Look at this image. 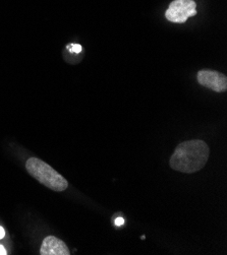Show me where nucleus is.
<instances>
[{
    "mask_svg": "<svg viewBox=\"0 0 227 255\" xmlns=\"http://www.w3.org/2000/svg\"><path fill=\"white\" fill-rule=\"evenodd\" d=\"M123 224H124L123 218H117V219H115V221H114V225L117 226V227H120V226H122Z\"/></svg>",
    "mask_w": 227,
    "mask_h": 255,
    "instance_id": "nucleus-7",
    "label": "nucleus"
},
{
    "mask_svg": "<svg viewBox=\"0 0 227 255\" xmlns=\"http://www.w3.org/2000/svg\"><path fill=\"white\" fill-rule=\"evenodd\" d=\"M5 254H6V250L2 245H0V255H5Z\"/></svg>",
    "mask_w": 227,
    "mask_h": 255,
    "instance_id": "nucleus-9",
    "label": "nucleus"
},
{
    "mask_svg": "<svg viewBox=\"0 0 227 255\" xmlns=\"http://www.w3.org/2000/svg\"><path fill=\"white\" fill-rule=\"evenodd\" d=\"M40 254L41 255H69L70 253L66 244L62 240L54 236H48L42 242Z\"/></svg>",
    "mask_w": 227,
    "mask_h": 255,
    "instance_id": "nucleus-5",
    "label": "nucleus"
},
{
    "mask_svg": "<svg viewBox=\"0 0 227 255\" xmlns=\"http://www.w3.org/2000/svg\"><path fill=\"white\" fill-rule=\"evenodd\" d=\"M197 12V4L194 0H174L169 4L165 17L171 22L184 23Z\"/></svg>",
    "mask_w": 227,
    "mask_h": 255,
    "instance_id": "nucleus-3",
    "label": "nucleus"
},
{
    "mask_svg": "<svg viewBox=\"0 0 227 255\" xmlns=\"http://www.w3.org/2000/svg\"><path fill=\"white\" fill-rule=\"evenodd\" d=\"M29 174L41 184L53 191L61 192L68 187V182L51 166L37 158H30L26 163Z\"/></svg>",
    "mask_w": 227,
    "mask_h": 255,
    "instance_id": "nucleus-2",
    "label": "nucleus"
},
{
    "mask_svg": "<svg viewBox=\"0 0 227 255\" xmlns=\"http://www.w3.org/2000/svg\"><path fill=\"white\" fill-rule=\"evenodd\" d=\"M209 154V146L204 140H187L175 148L169 165L175 171L189 174L195 173L205 167Z\"/></svg>",
    "mask_w": 227,
    "mask_h": 255,
    "instance_id": "nucleus-1",
    "label": "nucleus"
},
{
    "mask_svg": "<svg viewBox=\"0 0 227 255\" xmlns=\"http://www.w3.org/2000/svg\"><path fill=\"white\" fill-rule=\"evenodd\" d=\"M4 236H5V231H4V229H3L2 227H0V239L4 238Z\"/></svg>",
    "mask_w": 227,
    "mask_h": 255,
    "instance_id": "nucleus-8",
    "label": "nucleus"
},
{
    "mask_svg": "<svg viewBox=\"0 0 227 255\" xmlns=\"http://www.w3.org/2000/svg\"><path fill=\"white\" fill-rule=\"evenodd\" d=\"M198 82L201 86L208 88L216 93L225 92L227 90V78L214 70H201L197 75Z\"/></svg>",
    "mask_w": 227,
    "mask_h": 255,
    "instance_id": "nucleus-4",
    "label": "nucleus"
},
{
    "mask_svg": "<svg viewBox=\"0 0 227 255\" xmlns=\"http://www.w3.org/2000/svg\"><path fill=\"white\" fill-rule=\"evenodd\" d=\"M70 47H67V48H70L69 49V51L71 53H80V52H82V50H83V48H82V46L81 45H79V44H71V45H69Z\"/></svg>",
    "mask_w": 227,
    "mask_h": 255,
    "instance_id": "nucleus-6",
    "label": "nucleus"
}]
</instances>
